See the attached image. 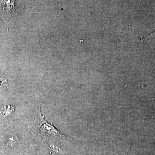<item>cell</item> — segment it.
Segmentation results:
<instances>
[{
	"label": "cell",
	"mask_w": 155,
	"mask_h": 155,
	"mask_svg": "<svg viewBox=\"0 0 155 155\" xmlns=\"http://www.w3.org/2000/svg\"><path fill=\"white\" fill-rule=\"evenodd\" d=\"M14 110V107L11 106L4 107L0 111V114L4 117H9L12 114Z\"/></svg>",
	"instance_id": "obj_1"
},
{
	"label": "cell",
	"mask_w": 155,
	"mask_h": 155,
	"mask_svg": "<svg viewBox=\"0 0 155 155\" xmlns=\"http://www.w3.org/2000/svg\"><path fill=\"white\" fill-rule=\"evenodd\" d=\"M155 38V30L151 33L147 35L146 36H143L140 38L141 41H146V40H150V39Z\"/></svg>",
	"instance_id": "obj_2"
}]
</instances>
